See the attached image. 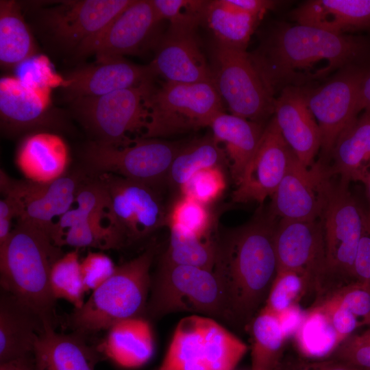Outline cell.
<instances>
[{
	"label": "cell",
	"instance_id": "cell-1",
	"mask_svg": "<svg viewBox=\"0 0 370 370\" xmlns=\"http://www.w3.org/2000/svg\"><path fill=\"white\" fill-rule=\"evenodd\" d=\"M250 58L274 97L287 87H311L352 65L370 60V41L296 23L273 27Z\"/></svg>",
	"mask_w": 370,
	"mask_h": 370
},
{
	"label": "cell",
	"instance_id": "cell-2",
	"mask_svg": "<svg viewBox=\"0 0 370 370\" xmlns=\"http://www.w3.org/2000/svg\"><path fill=\"white\" fill-rule=\"evenodd\" d=\"M276 218L260 212L219 240L213 269L224 297L227 323L247 330L262 308L278 273Z\"/></svg>",
	"mask_w": 370,
	"mask_h": 370
},
{
	"label": "cell",
	"instance_id": "cell-3",
	"mask_svg": "<svg viewBox=\"0 0 370 370\" xmlns=\"http://www.w3.org/2000/svg\"><path fill=\"white\" fill-rule=\"evenodd\" d=\"M62 255L61 247L53 243L47 230L21 221L0 246L1 290L32 309L45 327L55 328L58 322L50 273Z\"/></svg>",
	"mask_w": 370,
	"mask_h": 370
},
{
	"label": "cell",
	"instance_id": "cell-4",
	"mask_svg": "<svg viewBox=\"0 0 370 370\" xmlns=\"http://www.w3.org/2000/svg\"><path fill=\"white\" fill-rule=\"evenodd\" d=\"M156 247L151 245L137 257L118 266L104 283L92 291L79 308L66 317L73 332L82 335L110 329L114 325L145 314Z\"/></svg>",
	"mask_w": 370,
	"mask_h": 370
},
{
	"label": "cell",
	"instance_id": "cell-5",
	"mask_svg": "<svg viewBox=\"0 0 370 370\" xmlns=\"http://www.w3.org/2000/svg\"><path fill=\"white\" fill-rule=\"evenodd\" d=\"M349 184L341 180L336 182L332 181L320 217L325 243V267L314 300L356 284L354 262L367 210L352 195Z\"/></svg>",
	"mask_w": 370,
	"mask_h": 370
},
{
	"label": "cell",
	"instance_id": "cell-6",
	"mask_svg": "<svg viewBox=\"0 0 370 370\" xmlns=\"http://www.w3.org/2000/svg\"><path fill=\"white\" fill-rule=\"evenodd\" d=\"M182 312L200 314L227 323L223 292L214 271L160 262L158 271L151 279L145 314L158 319Z\"/></svg>",
	"mask_w": 370,
	"mask_h": 370
},
{
	"label": "cell",
	"instance_id": "cell-7",
	"mask_svg": "<svg viewBox=\"0 0 370 370\" xmlns=\"http://www.w3.org/2000/svg\"><path fill=\"white\" fill-rule=\"evenodd\" d=\"M247 345L214 319L191 314L182 319L157 370H234Z\"/></svg>",
	"mask_w": 370,
	"mask_h": 370
},
{
	"label": "cell",
	"instance_id": "cell-8",
	"mask_svg": "<svg viewBox=\"0 0 370 370\" xmlns=\"http://www.w3.org/2000/svg\"><path fill=\"white\" fill-rule=\"evenodd\" d=\"M153 80L98 97L71 99V110L95 141L123 147L140 139L149 120L147 99Z\"/></svg>",
	"mask_w": 370,
	"mask_h": 370
},
{
	"label": "cell",
	"instance_id": "cell-9",
	"mask_svg": "<svg viewBox=\"0 0 370 370\" xmlns=\"http://www.w3.org/2000/svg\"><path fill=\"white\" fill-rule=\"evenodd\" d=\"M147 106L149 120L142 138H160L209 127L224 111L212 81L153 84Z\"/></svg>",
	"mask_w": 370,
	"mask_h": 370
},
{
	"label": "cell",
	"instance_id": "cell-10",
	"mask_svg": "<svg viewBox=\"0 0 370 370\" xmlns=\"http://www.w3.org/2000/svg\"><path fill=\"white\" fill-rule=\"evenodd\" d=\"M212 57V82L230 113L260 123L274 114L275 97L247 51L215 43Z\"/></svg>",
	"mask_w": 370,
	"mask_h": 370
},
{
	"label": "cell",
	"instance_id": "cell-11",
	"mask_svg": "<svg viewBox=\"0 0 370 370\" xmlns=\"http://www.w3.org/2000/svg\"><path fill=\"white\" fill-rule=\"evenodd\" d=\"M183 144L140 138L123 147L91 141L85 148L87 164L99 173L114 174L158 189L167 182L171 165Z\"/></svg>",
	"mask_w": 370,
	"mask_h": 370
},
{
	"label": "cell",
	"instance_id": "cell-12",
	"mask_svg": "<svg viewBox=\"0 0 370 370\" xmlns=\"http://www.w3.org/2000/svg\"><path fill=\"white\" fill-rule=\"evenodd\" d=\"M133 0H72L53 3L38 12L42 35L58 49L75 55Z\"/></svg>",
	"mask_w": 370,
	"mask_h": 370
},
{
	"label": "cell",
	"instance_id": "cell-13",
	"mask_svg": "<svg viewBox=\"0 0 370 370\" xmlns=\"http://www.w3.org/2000/svg\"><path fill=\"white\" fill-rule=\"evenodd\" d=\"M367 69L349 66L318 86L305 87L308 105L321 132V162L330 159L338 136L358 116L360 88Z\"/></svg>",
	"mask_w": 370,
	"mask_h": 370
},
{
	"label": "cell",
	"instance_id": "cell-14",
	"mask_svg": "<svg viewBox=\"0 0 370 370\" xmlns=\"http://www.w3.org/2000/svg\"><path fill=\"white\" fill-rule=\"evenodd\" d=\"M97 179L109 194L124 243L139 241L167 225L168 212L157 188L108 173H99Z\"/></svg>",
	"mask_w": 370,
	"mask_h": 370
},
{
	"label": "cell",
	"instance_id": "cell-15",
	"mask_svg": "<svg viewBox=\"0 0 370 370\" xmlns=\"http://www.w3.org/2000/svg\"><path fill=\"white\" fill-rule=\"evenodd\" d=\"M161 21L151 0H133L74 57L95 55L96 61H103L140 53L155 46L160 36L157 29Z\"/></svg>",
	"mask_w": 370,
	"mask_h": 370
},
{
	"label": "cell",
	"instance_id": "cell-16",
	"mask_svg": "<svg viewBox=\"0 0 370 370\" xmlns=\"http://www.w3.org/2000/svg\"><path fill=\"white\" fill-rule=\"evenodd\" d=\"M83 179L78 175H64L49 183L17 180L1 170L0 187L3 197L14 205L18 221L30 223L49 232L56 221L71 208Z\"/></svg>",
	"mask_w": 370,
	"mask_h": 370
},
{
	"label": "cell",
	"instance_id": "cell-17",
	"mask_svg": "<svg viewBox=\"0 0 370 370\" xmlns=\"http://www.w3.org/2000/svg\"><path fill=\"white\" fill-rule=\"evenodd\" d=\"M332 176L329 168L322 162L306 166L295 154L271 197L269 213L280 219H320L331 186Z\"/></svg>",
	"mask_w": 370,
	"mask_h": 370
},
{
	"label": "cell",
	"instance_id": "cell-18",
	"mask_svg": "<svg viewBox=\"0 0 370 370\" xmlns=\"http://www.w3.org/2000/svg\"><path fill=\"white\" fill-rule=\"evenodd\" d=\"M51 88L40 86L16 77L0 79L1 130L9 135L28 131L45 132L62 127L60 113L53 108Z\"/></svg>",
	"mask_w": 370,
	"mask_h": 370
},
{
	"label": "cell",
	"instance_id": "cell-19",
	"mask_svg": "<svg viewBox=\"0 0 370 370\" xmlns=\"http://www.w3.org/2000/svg\"><path fill=\"white\" fill-rule=\"evenodd\" d=\"M278 272L292 271L309 281L314 297L323 278L325 251L320 219H280L275 231Z\"/></svg>",
	"mask_w": 370,
	"mask_h": 370
},
{
	"label": "cell",
	"instance_id": "cell-20",
	"mask_svg": "<svg viewBox=\"0 0 370 370\" xmlns=\"http://www.w3.org/2000/svg\"><path fill=\"white\" fill-rule=\"evenodd\" d=\"M295 155L273 117L232 194L236 203L262 204L275 193Z\"/></svg>",
	"mask_w": 370,
	"mask_h": 370
},
{
	"label": "cell",
	"instance_id": "cell-21",
	"mask_svg": "<svg viewBox=\"0 0 370 370\" xmlns=\"http://www.w3.org/2000/svg\"><path fill=\"white\" fill-rule=\"evenodd\" d=\"M197 27L169 24L157 40L153 58L148 64L155 77L173 83L212 81L210 66L196 38Z\"/></svg>",
	"mask_w": 370,
	"mask_h": 370
},
{
	"label": "cell",
	"instance_id": "cell-22",
	"mask_svg": "<svg viewBox=\"0 0 370 370\" xmlns=\"http://www.w3.org/2000/svg\"><path fill=\"white\" fill-rule=\"evenodd\" d=\"M155 77L149 65L116 58L79 66L62 79L61 86L69 97H98L137 86Z\"/></svg>",
	"mask_w": 370,
	"mask_h": 370
},
{
	"label": "cell",
	"instance_id": "cell-23",
	"mask_svg": "<svg viewBox=\"0 0 370 370\" xmlns=\"http://www.w3.org/2000/svg\"><path fill=\"white\" fill-rule=\"evenodd\" d=\"M278 128L298 160L310 166L321 149L319 125L308 105L305 88L287 87L275 99Z\"/></svg>",
	"mask_w": 370,
	"mask_h": 370
},
{
	"label": "cell",
	"instance_id": "cell-24",
	"mask_svg": "<svg viewBox=\"0 0 370 370\" xmlns=\"http://www.w3.org/2000/svg\"><path fill=\"white\" fill-rule=\"evenodd\" d=\"M33 357L36 370H95L102 356L84 335L58 333L47 326L35 342Z\"/></svg>",
	"mask_w": 370,
	"mask_h": 370
},
{
	"label": "cell",
	"instance_id": "cell-25",
	"mask_svg": "<svg viewBox=\"0 0 370 370\" xmlns=\"http://www.w3.org/2000/svg\"><path fill=\"white\" fill-rule=\"evenodd\" d=\"M40 317L12 294L0 297V362L33 354L35 342L45 330Z\"/></svg>",
	"mask_w": 370,
	"mask_h": 370
},
{
	"label": "cell",
	"instance_id": "cell-26",
	"mask_svg": "<svg viewBox=\"0 0 370 370\" xmlns=\"http://www.w3.org/2000/svg\"><path fill=\"white\" fill-rule=\"evenodd\" d=\"M16 163L27 180L49 183L64 176L69 163V151L58 134L36 132L21 142Z\"/></svg>",
	"mask_w": 370,
	"mask_h": 370
},
{
	"label": "cell",
	"instance_id": "cell-27",
	"mask_svg": "<svg viewBox=\"0 0 370 370\" xmlns=\"http://www.w3.org/2000/svg\"><path fill=\"white\" fill-rule=\"evenodd\" d=\"M291 16L296 23L344 34L370 27V0H310Z\"/></svg>",
	"mask_w": 370,
	"mask_h": 370
},
{
	"label": "cell",
	"instance_id": "cell-28",
	"mask_svg": "<svg viewBox=\"0 0 370 370\" xmlns=\"http://www.w3.org/2000/svg\"><path fill=\"white\" fill-rule=\"evenodd\" d=\"M97 347L102 356L121 367H140L150 360L154 351L149 321L143 317L122 321L108 330Z\"/></svg>",
	"mask_w": 370,
	"mask_h": 370
},
{
	"label": "cell",
	"instance_id": "cell-29",
	"mask_svg": "<svg viewBox=\"0 0 370 370\" xmlns=\"http://www.w3.org/2000/svg\"><path fill=\"white\" fill-rule=\"evenodd\" d=\"M209 127L223 148L236 186L254 154L265 126L224 111L218 114Z\"/></svg>",
	"mask_w": 370,
	"mask_h": 370
},
{
	"label": "cell",
	"instance_id": "cell-30",
	"mask_svg": "<svg viewBox=\"0 0 370 370\" xmlns=\"http://www.w3.org/2000/svg\"><path fill=\"white\" fill-rule=\"evenodd\" d=\"M330 158L332 175L364 184L370 175V112L363 111L340 134Z\"/></svg>",
	"mask_w": 370,
	"mask_h": 370
},
{
	"label": "cell",
	"instance_id": "cell-31",
	"mask_svg": "<svg viewBox=\"0 0 370 370\" xmlns=\"http://www.w3.org/2000/svg\"><path fill=\"white\" fill-rule=\"evenodd\" d=\"M50 236L58 247L70 246L75 249L94 247L116 249L123 245L116 235L97 225L83 210L71 208L53 223Z\"/></svg>",
	"mask_w": 370,
	"mask_h": 370
},
{
	"label": "cell",
	"instance_id": "cell-32",
	"mask_svg": "<svg viewBox=\"0 0 370 370\" xmlns=\"http://www.w3.org/2000/svg\"><path fill=\"white\" fill-rule=\"evenodd\" d=\"M36 51L32 33L19 3L0 1V62L13 67L32 58Z\"/></svg>",
	"mask_w": 370,
	"mask_h": 370
},
{
	"label": "cell",
	"instance_id": "cell-33",
	"mask_svg": "<svg viewBox=\"0 0 370 370\" xmlns=\"http://www.w3.org/2000/svg\"><path fill=\"white\" fill-rule=\"evenodd\" d=\"M260 18L230 9L221 0H214L208 1L204 20L212 31L216 44L228 49L246 51Z\"/></svg>",
	"mask_w": 370,
	"mask_h": 370
},
{
	"label": "cell",
	"instance_id": "cell-34",
	"mask_svg": "<svg viewBox=\"0 0 370 370\" xmlns=\"http://www.w3.org/2000/svg\"><path fill=\"white\" fill-rule=\"evenodd\" d=\"M252 370H275L287 340L278 314L262 308L250 323Z\"/></svg>",
	"mask_w": 370,
	"mask_h": 370
},
{
	"label": "cell",
	"instance_id": "cell-35",
	"mask_svg": "<svg viewBox=\"0 0 370 370\" xmlns=\"http://www.w3.org/2000/svg\"><path fill=\"white\" fill-rule=\"evenodd\" d=\"M227 164L225 153L212 135L183 144L171 165L167 182L179 189L199 171Z\"/></svg>",
	"mask_w": 370,
	"mask_h": 370
},
{
	"label": "cell",
	"instance_id": "cell-36",
	"mask_svg": "<svg viewBox=\"0 0 370 370\" xmlns=\"http://www.w3.org/2000/svg\"><path fill=\"white\" fill-rule=\"evenodd\" d=\"M293 337L297 354L310 359L329 358L341 343L330 319L317 306L306 310Z\"/></svg>",
	"mask_w": 370,
	"mask_h": 370
},
{
	"label": "cell",
	"instance_id": "cell-37",
	"mask_svg": "<svg viewBox=\"0 0 370 370\" xmlns=\"http://www.w3.org/2000/svg\"><path fill=\"white\" fill-rule=\"evenodd\" d=\"M169 229V245L162 256L161 262L196 267L213 271L219 239L214 237L202 238L173 227Z\"/></svg>",
	"mask_w": 370,
	"mask_h": 370
},
{
	"label": "cell",
	"instance_id": "cell-38",
	"mask_svg": "<svg viewBox=\"0 0 370 370\" xmlns=\"http://www.w3.org/2000/svg\"><path fill=\"white\" fill-rule=\"evenodd\" d=\"M77 249L63 254L53 264L50 273V287L56 299H63L79 308L86 292L84 286Z\"/></svg>",
	"mask_w": 370,
	"mask_h": 370
},
{
	"label": "cell",
	"instance_id": "cell-39",
	"mask_svg": "<svg viewBox=\"0 0 370 370\" xmlns=\"http://www.w3.org/2000/svg\"><path fill=\"white\" fill-rule=\"evenodd\" d=\"M75 203L97 225L118 235L124 243L116 224L109 194L97 178L94 181L82 182L77 189Z\"/></svg>",
	"mask_w": 370,
	"mask_h": 370
},
{
	"label": "cell",
	"instance_id": "cell-40",
	"mask_svg": "<svg viewBox=\"0 0 370 370\" xmlns=\"http://www.w3.org/2000/svg\"><path fill=\"white\" fill-rule=\"evenodd\" d=\"M167 225L199 238H213L212 217L207 206L185 196L173 203L168 212Z\"/></svg>",
	"mask_w": 370,
	"mask_h": 370
},
{
	"label": "cell",
	"instance_id": "cell-41",
	"mask_svg": "<svg viewBox=\"0 0 370 370\" xmlns=\"http://www.w3.org/2000/svg\"><path fill=\"white\" fill-rule=\"evenodd\" d=\"M308 295L314 293L304 275L292 271H278L262 308L278 314Z\"/></svg>",
	"mask_w": 370,
	"mask_h": 370
},
{
	"label": "cell",
	"instance_id": "cell-42",
	"mask_svg": "<svg viewBox=\"0 0 370 370\" xmlns=\"http://www.w3.org/2000/svg\"><path fill=\"white\" fill-rule=\"evenodd\" d=\"M222 167L216 166L199 171L180 188L181 195L206 206L215 201L226 188Z\"/></svg>",
	"mask_w": 370,
	"mask_h": 370
},
{
	"label": "cell",
	"instance_id": "cell-43",
	"mask_svg": "<svg viewBox=\"0 0 370 370\" xmlns=\"http://www.w3.org/2000/svg\"><path fill=\"white\" fill-rule=\"evenodd\" d=\"M162 21L171 25L197 27L204 20L208 1L200 0H151Z\"/></svg>",
	"mask_w": 370,
	"mask_h": 370
},
{
	"label": "cell",
	"instance_id": "cell-44",
	"mask_svg": "<svg viewBox=\"0 0 370 370\" xmlns=\"http://www.w3.org/2000/svg\"><path fill=\"white\" fill-rule=\"evenodd\" d=\"M334 301L351 311L357 318L362 317L365 323H370V290L356 283L343 287L321 299Z\"/></svg>",
	"mask_w": 370,
	"mask_h": 370
},
{
	"label": "cell",
	"instance_id": "cell-45",
	"mask_svg": "<svg viewBox=\"0 0 370 370\" xmlns=\"http://www.w3.org/2000/svg\"><path fill=\"white\" fill-rule=\"evenodd\" d=\"M112 260L101 252H88L80 262V269L86 291H93L114 273Z\"/></svg>",
	"mask_w": 370,
	"mask_h": 370
},
{
	"label": "cell",
	"instance_id": "cell-46",
	"mask_svg": "<svg viewBox=\"0 0 370 370\" xmlns=\"http://www.w3.org/2000/svg\"><path fill=\"white\" fill-rule=\"evenodd\" d=\"M275 370H360L352 365L336 359H310L298 354H284Z\"/></svg>",
	"mask_w": 370,
	"mask_h": 370
},
{
	"label": "cell",
	"instance_id": "cell-47",
	"mask_svg": "<svg viewBox=\"0 0 370 370\" xmlns=\"http://www.w3.org/2000/svg\"><path fill=\"white\" fill-rule=\"evenodd\" d=\"M312 306H319L328 314L341 343L360 325L358 318L351 311L334 301L323 300Z\"/></svg>",
	"mask_w": 370,
	"mask_h": 370
},
{
	"label": "cell",
	"instance_id": "cell-48",
	"mask_svg": "<svg viewBox=\"0 0 370 370\" xmlns=\"http://www.w3.org/2000/svg\"><path fill=\"white\" fill-rule=\"evenodd\" d=\"M356 283L370 290V211L367 210L362 234L359 243L354 262Z\"/></svg>",
	"mask_w": 370,
	"mask_h": 370
},
{
	"label": "cell",
	"instance_id": "cell-49",
	"mask_svg": "<svg viewBox=\"0 0 370 370\" xmlns=\"http://www.w3.org/2000/svg\"><path fill=\"white\" fill-rule=\"evenodd\" d=\"M221 1L230 9L260 18L267 10L274 8L278 3L269 0H221Z\"/></svg>",
	"mask_w": 370,
	"mask_h": 370
},
{
	"label": "cell",
	"instance_id": "cell-50",
	"mask_svg": "<svg viewBox=\"0 0 370 370\" xmlns=\"http://www.w3.org/2000/svg\"><path fill=\"white\" fill-rule=\"evenodd\" d=\"M305 314L306 310H304L298 303L278 314L282 330L286 339L295 335Z\"/></svg>",
	"mask_w": 370,
	"mask_h": 370
},
{
	"label": "cell",
	"instance_id": "cell-51",
	"mask_svg": "<svg viewBox=\"0 0 370 370\" xmlns=\"http://www.w3.org/2000/svg\"><path fill=\"white\" fill-rule=\"evenodd\" d=\"M16 210L8 198L0 200V246L3 245L10 237L12 230V221L16 217Z\"/></svg>",
	"mask_w": 370,
	"mask_h": 370
},
{
	"label": "cell",
	"instance_id": "cell-52",
	"mask_svg": "<svg viewBox=\"0 0 370 370\" xmlns=\"http://www.w3.org/2000/svg\"><path fill=\"white\" fill-rule=\"evenodd\" d=\"M0 370H36L33 354L0 362Z\"/></svg>",
	"mask_w": 370,
	"mask_h": 370
},
{
	"label": "cell",
	"instance_id": "cell-53",
	"mask_svg": "<svg viewBox=\"0 0 370 370\" xmlns=\"http://www.w3.org/2000/svg\"><path fill=\"white\" fill-rule=\"evenodd\" d=\"M359 110L370 112V68L362 78L359 95Z\"/></svg>",
	"mask_w": 370,
	"mask_h": 370
},
{
	"label": "cell",
	"instance_id": "cell-54",
	"mask_svg": "<svg viewBox=\"0 0 370 370\" xmlns=\"http://www.w3.org/2000/svg\"><path fill=\"white\" fill-rule=\"evenodd\" d=\"M364 185L365 186V193H366V197L368 200L369 203V210L370 211V175L364 183Z\"/></svg>",
	"mask_w": 370,
	"mask_h": 370
}]
</instances>
